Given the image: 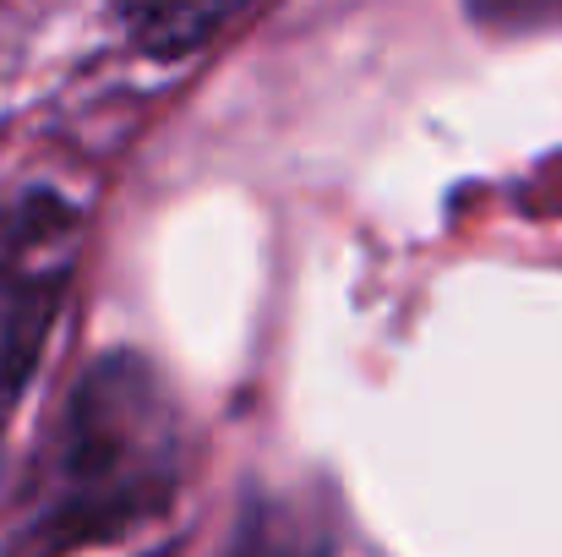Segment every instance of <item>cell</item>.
Listing matches in <instances>:
<instances>
[{
	"label": "cell",
	"mask_w": 562,
	"mask_h": 557,
	"mask_svg": "<svg viewBox=\"0 0 562 557\" xmlns=\"http://www.w3.org/2000/svg\"><path fill=\"white\" fill-rule=\"evenodd\" d=\"M229 557H334V525L306 498H251Z\"/></svg>",
	"instance_id": "277c9868"
},
{
	"label": "cell",
	"mask_w": 562,
	"mask_h": 557,
	"mask_svg": "<svg viewBox=\"0 0 562 557\" xmlns=\"http://www.w3.org/2000/svg\"><path fill=\"white\" fill-rule=\"evenodd\" d=\"M82 213L49 186H27L0 208V432L44 356L60 296L77 274Z\"/></svg>",
	"instance_id": "7a4b0ae2"
},
{
	"label": "cell",
	"mask_w": 562,
	"mask_h": 557,
	"mask_svg": "<svg viewBox=\"0 0 562 557\" xmlns=\"http://www.w3.org/2000/svg\"><path fill=\"white\" fill-rule=\"evenodd\" d=\"M191 470V421L170 377L137 350H110L77 377L38 448L0 557H71L170 514Z\"/></svg>",
	"instance_id": "6da1fadb"
},
{
	"label": "cell",
	"mask_w": 562,
	"mask_h": 557,
	"mask_svg": "<svg viewBox=\"0 0 562 557\" xmlns=\"http://www.w3.org/2000/svg\"><path fill=\"white\" fill-rule=\"evenodd\" d=\"M464 11L475 27L503 33V38L562 27V0H464Z\"/></svg>",
	"instance_id": "5b68a950"
},
{
	"label": "cell",
	"mask_w": 562,
	"mask_h": 557,
	"mask_svg": "<svg viewBox=\"0 0 562 557\" xmlns=\"http://www.w3.org/2000/svg\"><path fill=\"white\" fill-rule=\"evenodd\" d=\"M251 5L257 0H110L121 33L148 60H187L196 49H207Z\"/></svg>",
	"instance_id": "3957f363"
}]
</instances>
